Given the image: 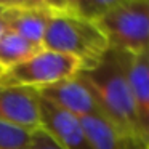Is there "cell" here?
<instances>
[{
	"label": "cell",
	"mask_w": 149,
	"mask_h": 149,
	"mask_svg": "<svg viewBox=\"0 0 149 149\" xmlns=\"http://www.w3.org/2000/svg\"><path fill=\"white\" fill-rule=\"evenodd\" d=\"M111 50L122 53L149 52V11L146 0H116L96 21Z\"/></svg>",
	"instance_id": "3957f363"
},
{
	"label": "cell",
	"mask_w": 149,
	"mask_h": 149,
	"mask_svg": "<svg viewBox=\"0 0 149 149\" xmlns=\"http://www.w3.org/2000/svg\"><path fill=\"white\" fill-rule=\"evenodd\" d=\"M80 77L91 88L104 119L127 138L148 146L119 53L109 50L98 64L82 71Z\"/></svg>",
	"instance_id": "6da1fadb"
},
{
	"label": "cell",
	"mask_w": 149,
	"mask_h": 149,
	"mask_svg": "<svg viewBox=\"0 0 149 149\" xmlns=\"http://www.w3.org/2000/svg\"><path fill=\"white\" fill-rule=\"evenodd\" d=\"M40 50L42 47L34 45L19 34L7 29V32L0 39V72H5L13 66L26 61Z\"/></svg>",
	"instance_id": "8fae6325"
},
{
	"label": "cell",
	"mask_w": 149,
	"mask_h": 149,
	"mask_svg": "<svg viewBox=\"0 0 149 149\" xmlns=\"http://www.w3.org/2000/svg\"><path fill=\"white\" fill-rule=\"evenodd\" d=\"M146 3H148V11H149V0H146Z\"/></svg>",
	"instance_id": "9a60e30c"
},
{
	"label": "cell",
	"mask_w": 149,
	"mask_h": 149,
	"mask_svg": "<svg viewBox=\"0 0 149 149\" xmlns=\"http://www.w3.org/2000/svg\"><path fill=\"white\" fill-rule=\"evenodd\" d=\"M42 47L80 59L84 71L98 64L111 50L96 21L72 13L68 7V0L55 2V13L48 21Z\"/></svg>",
	"instance_id": "7a4b0ae2"
},
{
	"label": "cell",
	"mask_w": 149,
	"mask_h": 149,
	"mask_svg": "<svg viewBox=\"0 0 149 149\" xmlns=\"http://www.w3.org/2000/svg\"><path fill=\"white\" fill-rule=\"evenodd\" d=\"M37 95L79 119L91 116L103 117L101 107L93 91L87 82L80 77V74L68 80L58 82L55 85L40 88L37 90Z\"/></svg>",
	"instance_id": "8992f818"
},
{
	"label": "cell",
	"mask_w": 149,
	"mask_h": 149,
	"mask_svg": "<svg viewBox=\"0 0 149 149\" xmlns=\"http://www.w3.org/2000/svg\"><path fill=\"white\" fill-rule=\"evenodd\" d=\"M143 149H149V144H148V146H144V148H143Z\"/></svg>",
	"instance_id": "2e32d148"
},
{
	"label": "cell",
	"mask_w": 149,
	"mask_h": 149,
	"mask_svg": "<svg viewBox=\"0 0 149 149\" xmlns=\"http://www.w3.org/2000/svg\"><path fill=\"white\" fill-rule=\"evenodd\" d=\"M43 130L63 149H93L79 117L39 96Z\"/></svg>",
	"instance_id": "ba28073f"
},
{
	"label": "cell",
	"mask_w": 149,
	"mask_h": 149,
	"mask_svg": "<svg viewBox=\"0 0 149 149\" xmlns=\"http://www.w3.org/2000/svg\"><path fill=\"white\" fill-rule=\"evenodd\" d=\"M116 52V50H114ZM119 53L120 63L125 71L132 90L139 123L146 143L149 144V52L144 53Z\"/></svg>",
	"instance_id": "9c48e42d"
},
{
	"label": "cell",
	"mask_w": 149,
	"mask_h": 149,
	"mask_svg": "<svg viewBox=\"0 0 149 149\" xmlns=\"http://www.w3.org/2000/svg\"><path fill=\"white\" fill-rule=\"evenodd\" d=\"M0 120L31 132L42 130L37 91L18 87H0Z\"/></svg>",
	"instance_id": "52a82bcc"
},
{
	"label": "cell",
	"mask_w": 149,
	"mask_h": 149,
	"mask_svg": "<svg viewBox=\"0 0 149 149\" xmlns=\"http://www.w3.org/2000/svg\"><path fill=\"white\" fill-rule=\"evenodd\" d=\"M32 133L0 120V149H32Z\"/></svg>",
	"instance_id": "7c38bea8"
},
{
	"label": "cell",
	"mask_w": 149,
	"mask_h": 149,
	"mask_svg": "<svg viewBox=\"0 0 149 149\" xmlns=\"http://www.w3.org/2000/svg\"><path fill=\"white\" fill-rule=\"evenodd\" d=\"M32 149H63V148L42 128L32 133Z\"/></svg>",
	"instance_id": "4fadbf2b"
},
{
	"label": "cell",
	"mask_w": 149,
	"mask_h": 149,
	"mask_svg": "<svg viewBox=\"0 0 149 149\" xmlns=\"http://www.w3.org/2000/svg\"><path fill=\"white\" fill-rule=\"evenodd\" d=\"M84 71L80 59L71 55L42 48L26 61L0 74V87H18L40 90L68 80Z\"/></svg>",
	"instance_id": "277c9868"
},
{
	"label": "cell",
	"mask_w": 149,
	"mask_h": 149,
	"mask_svg": "<svg viewBox=\"0 0 149 149\" xmlns=\"http://www.w3.org/2000/svg\"><path fill=\"white\" fill-rule=\"evenodd\" d=\"M7 24H5V21H3V18H2V15H0V39H2V36H3L5 32H7Z\"/></svg>",
	"instance_id": "5bb4252c"
},
{
	"label": "cell",
	"mask_w": 149,
	"mask_h": 149,
	"mask_svg": "<svg viewBox=\"0 0 149 149\" xmlns=\"http://www.w3.org/2000/svg\"><path fill=\"white\" fill-rule=\"evenodd\" d=\"M93 149H143L144 144L127 138L104 117L91 116L80 119Z\"/></svg>",
	"instance_id": "30bf717a"
},
{
	"label": "cell",
	"mask_w": 149,
	"mask_h": 149,
	"mask_svg": "<svg viewBox=\"0 0 149 149\" xmlns=\"http://www.w3.org/2000/svg\"><path fill=\"white\" fill-rule=\"evenodd\" d=\"M53 13H55L53 0L0 2V15L7 27L37 47H42L43 36Z\"/></svg>",
	"instance_id": "5b68a950"
},
{
	"label": "cell",
	"mask_w": 149,
	"mask_h": 149,
	"mask_svg": "<svg viewBox=\"0 0 149 149\" xmlns=\"http://www.w3.org/2000/svg\"><path fill=\"white\" fill-rule=\"evenodd\" d=\"M0 74H2V72H0Z\"/></svg>",
	"instance_id": "e0dca14e"
}]
</instances>
